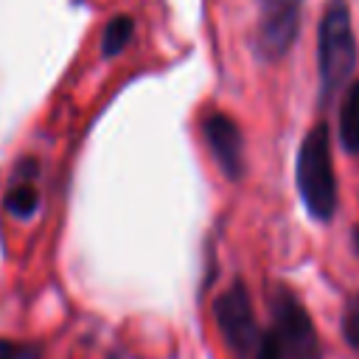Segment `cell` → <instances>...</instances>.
Returning <instances> with one entry per match:
<instances>
[{"label": "cell", "mask_w": 359, "mask_h": 359, "mask_svg": "<svg viewBox=\"0 0 359 359\" xmlns=\"http://www.w3.org/2000/svg\"><path fill=\"white\" fill-rule=\"evenodd\" d=\"M294 180L309 216L317 222H331L337 213V171L331 157V132L323 121L309 129L297 149Z\"/></svg>", "instance_id": "cell-1"}, {"label": "cell", "mask_w": 359, "mask_h": 359, "mask_svg": "<svg viewBox=\"0 0 359 359\" xmlns=\"http://www.w3.org/2000/svg\"><path fill=\"white\" fill-rule=\"evenodd\" d=\"M356 65V42L351 28V8L345 0H328L320 25H317V73H320V95L334 98L353 73Z\"/></svg>", "instance_id": "cell-2"}, {"label": "cell", "mask_w": 359, "mask_h": 359, "mask_svg": "<svg viewBox=\"0 0 359 359\" xmlns=\"http://www.w3.org/2000/svg\"><path fill=\"white\" fill-rule=\"evenodd\" d=\"M272 325L269 337L283 359H320V339L306 306L286 289L275 286L269 297Z\"/></svg>", "instance_id": "cell-3"}, {"label": "cell", "mask_w": 359, "mask_h": 359, "mask_svg": "<svg viewBox=\"0 0 359 359\" xmlns=\"http://www.w3.org/2000/svg\"><path fill=\"white\" fill-rule=\"evenodd\" d=\"M213 317H216V325L222 331V339L227 342V348L241 356V359H252L261 345H264V337L266 331L258 328L255 323V314H252V303H250V294L244 289L241 280H236L233 286H227L216 303H213Z\"/></svg>", "instance_id": "cell-4"}, {"label": "cell", "mask_w": 359, "mask_h": 359, "mask_svg": "<svg viewBox=\"0 0 359 359\" xmlns=\"http://www.w3.org/2000/svg\"><path fill=\"white\" fill-rule=\"evenodd\" d=\"M303 0H258L252 48L261 62H278L289 53L300 31Z\"/></svg>", "instance_id": "cell-5"}, {"label": "cell", "mask_w": 359, "mask_h": 359, "mask_svg": "<svg viewBox=\"0 0 359 359\" xmlns=\"http://www.w3.org/2000/svg\"><path fill=\"white\" fill-rule=\"evenodd\" d=\"M202 135L222 174L238 180L244 174V137L238 123L224 112H208L202 118Z\"/></svg>", "instance_id": "cell-6"}, {"label": "cell", "mask_w": 359, "mask_h": 359, "mask_svg": "<svg viewBox=\"0 0 359 359\" xmlns=\"http://www.w3.org/2000/svg\"><path fill=\"white\" fill-rule=\"evenodd\" d=\"M36 163L22 160L11 177V185L6 191V210L17 219H28L39 208V188H36Z\"/></svg>", "instance_id": "cell-7"}, {"label": "cell", "mask_w": 359, "mask_h": 359, "mask_svg": "<svg viewBox=\"0 0 359 359\" xmlns=\"http://www.w3.org/2000/svg\"><path fill=\"white\" fill-rule=\"evenodd\" d=\"M339 137L342 146L353 154H359V79L348 84L339 107Z\"/></svg>", "instance_id": "cell-8"}, {"label": "cell", "mask_w": 359, "mask_h": 359, "mask_svg": "<svg viewBox=\"0 0 359 359\" xmlns=\"http://www.w3.org/2000/svg\"><path fill=\"white\" fill-rule=\"evenodd\" d=\"M132 34H135L132 17H126V14L112 17V20L107 22V28H104V36H101V53H104V56L121 53V50L126 48V42L132 39Z\"/></svg>", "instance_id": "cell-9"}, {"label": "cell", "mask_w": 359, "mask_h": 359, "mask_svg": "<svg viewBox=\"0 0 359 359\" xmlns=\"http://www.w3.org/2000/svg\"><path fill=\"white\" fill-rule=\"evenodd\" d=\"M342 337L345 342L359 351V292L348 297L345 303V311H342Z\"/></svg>", "instance_id": "cell-10"}, {"label": "cell", "mask_w": 359, "mask_h": 359, "mask_svg": "<svg viewBox=\"0 0 359 359\" xmlns=\"http://www.w3.org/2000/svg\"><path fill=\"white\" fill-rule=\"evenodd\" d=\"M0 359H42V351L34 342L0 339Z\"/></svg>", "instance_id": "cell-11"}, {"label": "cell", "mask_w": 359, "mask_h": 359, "mask_svg": "<svg viewBox=\"0 0 359 359\" xmlns=\"http://www.w3.org/2000/svg\"><path fill=\"white\" fill-rule=\"evenodd\" d=\"M252 359H283V356H280V351L275 348V342H272L269 331H266V337H264V345H261V351H258Z\"/></svg>", "instance_id": "cell-12"}, {"label": "cell", "mask_w": 359, "mask_h": 359, "mask_svg": "<svg viewBox=\"0 0 359 359\" xmlns=\"http://www.w3.org/2000/svg\"><path fill=\"white\" fill-rule=\"evenodd\" d=\"M356 247H359V227H356Z\"/></svg>", "instance_id": "cell-13"}]
</instances>
